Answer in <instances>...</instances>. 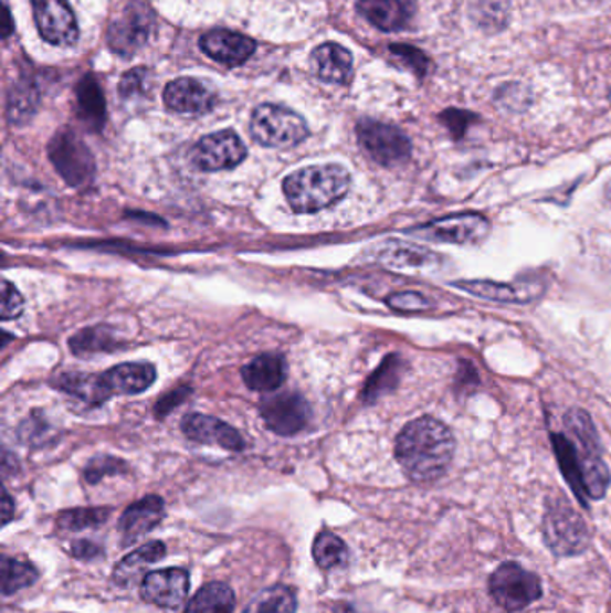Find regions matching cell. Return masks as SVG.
<instances>
[{
	"mask_svg": "<svg viewBox=\"0 0 611 613\" xmlns=\"http://www.w3.org/2000/svg\"><path fill=\"white\" fill-rule=\"evenodd\" d=\"M190 575L186 569H161L147 572L140 586V595L146 603L157 604L160 609L175 610L187 600Z\"/></svg>",
	"mask_w": 611,
	"mask_h": 613,
	"instance_id": "14",
	"label": "cell"
},
{
	"mask_svg": "<svg viewBox=\"0 0 611 613\" xmlns=\"http://www.w3.org/2000/svg\"><path fill=\"white\" fill-rule=\"evenodd\" d=\"M124 472H128V465L123 459L112 456H97L86 465L85 479L91 485H95L101 479H105L106 476H117V474H124Z\"/></svg>",
	"mask_w": 611,
	"mask_h": 613,
	"instance_id": "38",
	"label": "cell"
},
{
	"mask_svg": "<svg viewBox=\"0 0 611 613\" xmlns=\"http://www.w3.org/2000/svg\"><path fill=\"white\" fill-rule=\"evenodd\" d=\"M418 237L449 244H478L489 233V221L481 214H454L412 229Z\"/></svg>",
	"mask_w": 611,
	"mask_h": 613,
	"instance_id": "9",
	"label": "cell"
},
{
	"mask_svg": "<svg viewBox=\"0 0 611 613\" xmlns=\"http://www.w3.org/2000/svg\"><path fill=\"white\" fill-rule=\"evenodd\" d=\"M541 535L550 551L559 558L578 557L587 551L592 538L583 517L563 497L547 500Z\"/></svg>",
	"mask_w": 611,
	"mask_h": 613,
	"instance_id": "3",
	"label": "cell"
},
{
	"mask_svg": "<svg viewBox=\"0 0 611 613\" xmlns=\"http://www.w3.org/2000/svg\"><path fill=\"white\" fill-rule=\"evenodd\" d=\"M166 546L161 542H149L146 546L138 547L115 566L112 578L119 586L131 585L138 580V575L146 571L147 567L166 557Z\"/></svg>",
	"mask_w": 611,
	"mask_h": 613,
	"instance_id": "25",
	"label": "cell"
},
{
	"mask_svg": "<svg viewBox=\"0 0 611 613\" xmlns=\"http://www.w3.org/2000/svg\"><path fill=\"white\" fill-rule=\"evenodd\" d=\"M351 54L339 43H323L313 54L314 71L323 82L345 85L351 77Z\"/></svg>",
	"mask_w": 611,
	"mask_h": 613,
	"instance_id": "22",
	"label": "cell"
},
{
	"mask_svg": "<svg viewBox=\"0 0 611 613\" xmlns=\"http://www.w3.org/2000/svg\"><path fill=\"white\" fill-rule=\"evenodd\" d=\"M454 286L466 290L470 295L481 296L484 300L504 302V304H526L535 296V293H529L526 287L489 281L455 282Z\"/></svg>",
	"mask_w": 611,
	"mask_h": 613,
	"instance_id": "27",
	"label": "cell"
},
{
	"mask_svg": "<svg viewBox=\"0 0 611 613\" xmlns=\"http://www.w3.org/2000/svg\"><path fill=\"white\" fill-rule=\"evenodd\" d=\"M235 594L232 586L215 581L209 583L187 604L186 613H233Z\"/></svg>",
	"mask_w": 611,
	"mask_h": 613,
	"instance_id": "28",
	"label": "cell"
},
{
	"mask_svg": "<svg viewBox=\"0 0 611 613\" xmlns=\"http://www.w3.org/2000/svg\"><path fill=\"white\" fill-rule=\"evenodd\" d=\"M39 88L33 82L22 80L11 86L10 99H8V119L11 124L22 126L33 119L39 108Z\"/></svg>",
	"mask_w": 611,
	"mask_h": 613,
	"instance_id": "29",
	"label": "cell"
},
{
	"mask_svg": "<svg viewBox=\"0 0 611 613\" xmlns=\"http://www.w3.org/2000/svg\"><path fill=\"white\" fill-rule=\"evenodd\" d=\"M250 129L256 142L266 148H294L308 137L304 117L278 105L259 106L253 112Z\"/></svg>",
	"mask_w": 611,
	"mask_h": 613,
	"instance_id": "5",
	"label": "cell"
},
{
	"mask_svg": "<svg viewBox=\"0 0 611 613\" xmlns=\"http://www.w3.org/2000/svg\"><path fill=\"white\" fill-rule=\"evenodd\" d=\"M20 442L29 447H43L56 437V429L45 419V414L34 411L19 427Z\"/></svg>",
	"mask_w": 611,
	"mask_h": 613,
	"instance_id": "37",
	"label": "cell"
},
{
	"mask_svg": "<svg viewBox=\"0 0 611 613\" xmlns=\"http://www.w3.org/2000/svg\"><path fill=\"white\" fill-rule=\"evenodd\" d=\"M34 20L45 42L53 45H72L77 42L76 14L67 0H31Z\"/></svg>",
	"mask_w": 611,
	"mask_h": 613,
	"instance_id": "13",
	"label": "cell"
},
{
	"mask_svg": "<svg viewBox=\"0 0 611 613\" xmlns=\"http://www.w3.org/2000/svg\"><path fill=\"white\" fill-rule=\"evenodd\" d=\"M155 24L151 10L140 0H131L108 31L109 47L120 56H131L149 39Z\"/></svg>",
	"mask_w": 611,
	"mask_h": 613,
	"instance_id": "10",
	"label": "cell"
},
{
	"mask_svg": "<svg viewBox=\"0 0 611 613\" xmlns=\"http://www.w3.org/2000/svg\"><path fill=\"white\" fill-rule=\"evenodd\" d=\"M147 71L146 68H134L128 74H124L120 80V96L134 97L140 96L146 91Z\"/></svg>",
	"mask_w": 611,
	"mask_h": 613,
	"instance_id": "41",
	"label": "cell"
},
{
	"mask_svg": "<svg viewBox=\"0 0 611 613\" xmlns=\"http://www.w3.org/2000/svg\"><path fill=\"white\" fill-rule=\"evenodd\" d=\"M470 119H475L474 115H470L468 112H460V109H449L443 115V123L449 126L454 137L465 134Z\"/></svg>",
	"mask_w": 611,
	"mask_h": 613,
	"instance_id": "43",
	"label": "cell"
},
{
	"mask_svg": "<svg viewBox=\"0 0 611 613\" xmlns=\"http://www.w3.org/2000/svg\"><path fill=\"white\" fill-rule=\"evenodd\" d=\"M552 447H555L559 468L563 472L565 479L569 483L583 508H588V495L587 488H584L583 468H581V462H579L578 448L573 445L572 440L565 436V434H552Z\"/></svg>",
	"mask_w": 611,
	"mask_h": 613,
	"instance_id": "24",
	"label": "cell"
},
{
	"mask_svg": "<svg viewBox=\"0 0 611 613\" xmlns=\"http://www.w3.org/2000/svg\"><path fill=\"white\" fill-rule=\"evenodd\" d=\"M359 11L365 19L382 31H400L417 13V0H360Z\"/></svg>",
	"mask_w": 611,
	"mask_h": 613,
	"instance_id": "20",
	"label": "cell"
},
{
	"mask_svg": "<svg viewBox=\"0 0 611 613\" xmlns=\"http://www.w3.org/2000/svg\"><path fill=\"white\" fill-rule=\"evenodd\" d=\"M388 305L393 310H399V313H420V310L429 309V300L425 296L418 295V293H394V295L389 296Z\"/></svg>",
	"mask_w": 611,
	"mask_h": 613,
	"instance_id": "39",
	"label": "cell"
},
{
	"mask_svg": "<svg viewBox=\"0 0 611 613\" xmlns=\"http://www.w3.org/2000/svg\"><path fill=\"white\" fill-rule=\"evenodd\" d=\"M565 423L576 437L573 445L578 448L579 462L583 468L588 499H602L611 479L610 472L602 462L598 431L593 427L592 419L581 409H570L569 413L565 414Z\"/></svg>",
	"mask_w": 611,
	"mask_h": 613,
	"instance_id": "4",
	"label": "cell"
},
{
	"mask_svg": "<svg viewBox=\"0 0 611 613\" xmlns=\"http://www.w3.org/2000/svg\"><path fill=\"white\" fill-rule=\"evenodd\" d=\"M402 368L403 362L400 361L399 356H389L388 359H384V362L370 377V381L362 391L365 402H375L379 397L393 391L399 384L400 377H402Z\"/></svg>",
	"mask_w": 611,
	"mask_h": 613,
	"instance_id": "33",
	"label": "cell"
},
{
	"mask_svg": "<svg viewBox=\"0 0 611 613\" xmlns=\"http://www.w3.org/2000/svg\"><path fill=\"white\" fill-rule=\"evenodd\" d=\"M166 517V505L158 495H147L124 511L119 520L120 542L131 546L143 540Z\"/></svg>",
	"mask_w": 611,
	"mask_h": 613,
	"instance_id": "15",
	"label": "cell"
},
{
	"mask_svg": "<svg viewBox=\"0 0 611 613\" xmlns=\"http://www.w3.org/2000/svg\"><path fill=\"white\" fill-rule=\"evenodd\" d=\"M298 601L289 586L278 585L262 590L253 598L244 613H296Z\"/></svg>",
	"mask_w": 611,
	"mask_h": 613,
	"instance_id": "31",
	"label": "cell"
},
{
	"mask_svg": "<svg viewBox=\"0 0 611 613\" xmlns=\"http://www.w3.org/2000/svg\"><path fill=\"white\" fill-rule=\"evenodd\" d=\"M71 552L77 560H94V558L103 554V549L97 543L80 540V542H74V546L71 547Z\"/></svg>",
	"mask_w": 611,
	"mask_h": 613,
	"instance_id": "44",
	"label": "cell"
},
{
	"mask_svg": "<svg viewBox=\"0 0 611 613\" xmlns=\"http://www.w3.org/2000/svg\"><path fill=\"white\" fill-rule=\"evenodd\" d=\"M489 594L507 613L520 612L544 595L540 575L527 571L517 561H506L489 575Z\"/></svg>",
	"mask_w": 611,
	"mask_h": 613,
	"instance_id": "6",
	"label": "cell"
},
{
	"mask_svg": "<svg viewBox=\"0 0 611 613\" xmlns=\"http://www.w3.org/2000/svg\"><path fill=\"white\" fill-rule=\"evenodd\" d=\"M313 557L319 569L333 571L337 567L345 566L350 552H348V547L341 538L336 537L334 532L322 531L314 540Z\"/></svg>",
	"mask_w": 611,
	"mask_h": 613,
	"instance_id": "32",
	"label": "cell"
},
{
	"mask_svg": "<svg viewBox=\"0 0 611 613\" xmlns=\"http://www.w3.org/2000/svg\"><path fill=\"white\" fill-rule=\"evenodd\" d=\"M24 309V298L10 281H2V319L17 318Z\"/></svg>",
	"mask_w": 611,
	"mask_h": 613,
	"instance_id": "40",
	"label": "cell"
},
{
	"mask_svg": "<svg viewBox=\"0 0 611 613\" xmlns=\"http://www.w3.org/2000/svg\"><path fill=\"white\" fill-rule=\"evenodd\" d=\"M334 613H373V612H366V610L359 609V606H356V604L345 603V601H341V603H337L336 606H334Z\"/></svg>",
	"mask_w": 611,
	"mask_h": 613,
	"instance_id": "47",
	"label": "cell"
},
{
	"mask_svg": "<svg viewBox=\"0 0 611 613\" xmlns=\"http://www.w3.org/2000/svg\"><path fill=\"white\" fill-rule=\"evenodd\" d=\"M379 258L386 266L397 267V269H425L440 264V255L436 253L402 241L386 243L380 247Z\"/></svg>",
	"mask_w": 611,
	"mask_h": 613,
	"instance_id": "23",
	"label": "cell"
},
{
	"mask_svg": "<svg viewBox=\"0 0 611 613\" xmlns=\"http://www.w3.org/2000/svg\"><path fill=\"white\" fill-rule=\"evenodd\" d=\"M72 352L76 356H86V353L112 352L117 348V339L112 328L108 327H91L77 332L69 342Z\"/></svg>",
	"mask_w": 611,
	"mask_h": 613,
	"instance_id": "35",
	"label": "cell"
},
{
	"mask_svg": "<svg viewBox=\"0 0 611 613\" xmlns=\"http://www.w3.org/2000/svg\"><path fill=\"white\" fill-rule=\"evenodd\" d=\"M201 51L215 62L223 63L228 67H238L247 62L255 53V42L244 34L233 33L227 29H213L201 36Z\"/></svg>",
	"mask_w": 611,
	"mask_h": 613,
	"instance_id": "18",
	"label": "cell"
},
{
	"mask_svg": "<svg viewBox=\"0 0 611 613\" xmlns=\"http://www.w3.org/2000/svg\"><path fill=\"white\" fill-rule=\"evenodd\" d=\"M242 379L250 390L273 393L287 379V364L282 356L264 353L242 368Z\"/></svg>",
	"mask_w": 611,
	"mask_h": 613,
	"instance_id": "21",
	"label": "cell"
},
{
	"mask_svg": "<svg viewBox=\"0 0 611 613\" xmlns=\"http://www.w3.org/2000/svg\"><path fill=\"white\" fill-rule=\"evenodd\" d=\"M455 440L445 423L432 416L412 420L400 431L394 456L405 476L429 483L445 476L454 457Z\"/></svg>",
	"mask_w": 611,
	"mask_h": 613,
	"instance_id": "1",
	"label": "cell"
},
{
	"mask_svg": "<svg viewBox=\"0 0 611 613\" xmlns=\"http://www.w3.org/2000/svg\"><path fill=\"white\" fill-rule=\"evenodd\" d=\"M6 28H4V39H8V36H10L11 33V13L10 10H8V8H6Z\"/></svg>",
	"mask_w": 611,
	"mask_h": 613,
	"instance_id": "48",
	"label": "cell"
},
{
	"mask_svg": "<svg viewBox=\"0 0 611 613\" xmlns=\"http://www.w3.org/2000/svg\"><path fill=\"white\" fill-rule=\"evenodd\" d=\"M2 515H4V526H8L14 515V500L11 499L8 492H4V500H2Z\"/></svg>",
	"mask_w": 611,
	"mask_h": 613,
	"instance_id": "46",
	"label": "cell"
},
{
	"mask_svg": "<svg viewBox=\"0 0 611 613\" xmlns=\"http://www.w3.org/2000/svg\"><path fill=\"white\" fill-rule=\"evenodd\" d=\"M391 53L397 54L400 60L408 63L412 71L418 72V74H425V54L420 53L417 49L408 47V45H394V47H391Z\"/></svg>",
	"mask_w": 611,
	"mask_h": 613,
	"instance_id": "42",
	"label": "cell"
},
{
	"mask_svg": "<svg viewBox=\"0 0 611 613\" xmlns=\"http://www.w3.org/2000/svg\"><path fill=\"white\" fill-rule=\"evenodd\" d=\"M186 397H189V390H186V388H183V390L171 391L169 395L164 397V399L158 402L157 414L166 416V414L169 413L171 409H175L176 405L180 404L181 400L186 399Z\"/></svg>",
	"mask_w": 611,
	"mask_h": 613,
	"instance_id": "45",
	"label": "cell"
},
{
	"mask_svg": "<svg viewBox=\"0 0 611 613\" xmlns=\"http://www.w3.org/2000/svg\"><path fill=\"white\" fill-rule=\"evenodd\" d=\"M155 379L157 370L149 362H123L99 376L106 400L114 395H138L149 390Z\"/></svg>",
	"mask_w": 611,
	"mask_h": 613,
	"instance_id": "17",
	"label": "cell"
},
{
	"mask_svg": "<svg viewBox=\"0 0 611 613\" xmlns=\"http://www.w3.org/2000/svg\"><path fill=\"white\" fill-rule=\"evenodd\" d=\"M108 508H77L65 511L57 518V528L63 531H85L101 528L108 520Z\"/></svg>",
	"mask_w": 611,
	"mask_h": 613,
	"instance_id": "36",
	"label": "cell"
},
{
	"mask_svg": "<svg viewBox=\"0 0 611 613\" xmlns=\"http://www.w3.org/2000/svg\"><path fill=\"white\" fill-rule=\"evenodd\" d=\"M350 189V172L337 163L310 166L284 180L285 198L296 214H313L345 198Z\"/></svg>",
	"mask_w": 611,
	"mask_h": 613,
	"instance_id": "2",
	"label": "cell"
},
{
	"mask_svg": "<svg viewBox=\"0 0 611 613\" xmlns=\"http://www.w3.org/2000/svg\"><path fill=\"white\" fill-rule=\"evenodd\" d=\"M357 137L365 151L375 162L384 167L400 166L411 157L409 138L394 126L379 120H360L357 124Z\"/></svg>",
	"mask_w": 611,
	"mask_h": 613,
	"instance_id": "8",
	"label": "cell"
},
{
	"mask_svg": "<svg viewBox=\"0 0 611 613\" xmlns=\"http://www.w3.org/2000/svg\"><path fill=\"white\" fill-rule=\"evenodd\" d=\"M181 431L192 442L203 443V445H218L224 451L232 452H241L244 448V440L238 429L209 414H187L181 422Z\"/></svg>",
	"mask_w": 611,
	"mask_h": 613,
	"instance_id": "16",
	"label": "cell"
},
{
	"mask_svg": "<svg viewBox=\"0 0 611 613\" xmlns=\"http://www.w3.org/2000/svg\"><path fill=\"white\" fill-rule=\"evenodd\" d=\"M247 151L232 129L207 135L192 149V162L204 172L227 171L244 162Z\"/></svg>",
	"mask_w": 611,
	"mask_h": 613,
	"instance_id": "11",
	"label": "cell"
},
{
	"mask_svg": "<svg viewBox=\"0 0 611 613\" xmlns=\"http://www.w3.org/2000/svg\"><path fill=\"white\" fill-rule=\"evenodd\" d=\"M167 108L176 114L200 115L209 114L215 106V96L203 83L192 77H180L167 85L164 92Z\"/></svg>",
	"mask_w": 611,
	"mask_h": 613,
	"instance_id": "19",
	"label": "cell"
},
{
	"mask_svg": "<svg viewBox=\"0 0 611 613\" xmlns=\"http://www.w3.org/2000/svg\"><path fill=\"white\" fill-rule=\"evenodd\" d=\"M57 388L65 391L67 395L76 397L86 405L105 404L106 397L101 388L99 376H85V373H67V376L57 377Z\"/></svg>",
	"mask_w": 611,
	"mask_h": 613,
	"instance_id": "30",
	"label": "cell"
},
{
	"mask_svg": "<svg viewBox=\"0 0 611 613\" xmlns=\"http://www.w3.org/2000/svg\"><path fill=\"white\" fill-rule=\"evenodd\" d=\"M49 158L69 186L83 189L94 180L95 160L91 149L71 129H62L49 142Z\"/></svg>",
	"mask_w": 611,
	"mask_h": 613,
	"instance_id": "7",
	"label": "cell"
},
{
	"mask_svg": "<svg viewBox=\"0 0 611 613\" xmlns=\"http://www.w3.org/2000/svg\"><path fill=\"white\" fill-rule=\"evenodd\" d=\"M607 198L611 201V181L607 186Z\"/></svg>",
	"mask_w": 611,
	"mask_h": 613,
	"instance_id": "49",
	"label": "cell"
},
{
	"mask_svg": "<svg viewBox=\"0 0 611 613\" xmlns=\"http://www.w3.org/2000/svg\"><path fill=\"white\" fill-rule=\"evenodd\" d=\"M261 414L267 427L278 436L302 433L310 422V408L299 393L267 397L261 404Z\"/></svg>",
	"mask_w": 611,
	"mask_h": 613,
	"instance_id": "12",
	"label": "cell"
},
{
	"mask_svg": "<svg viewBox=\"0 0 611 613\" xmlns=\"http://www.w3.org/2000/svg\"><path fill=\"white\" fill-rule=\"evenodd\" d=\"M0 572H2V581H0L2 595H11L19 590L28 589L40 578L39 571L31 563L8 557L2 558Z\"/></svg>",
	"mask_w": 611,
	"mask_h": 613,
	"instance_id": "34",
	"label": "cell"
},
{
	"mask_svg": "<svg viewBox=\"0 0 611 613\" xmlns=\"http://www.w3.org/2000/svg\"><path fill=\"white\" fill-rule=\"evenodd\" d=\"M77 108L81 119L88 128L94 131L103 129L106 119L105 96L92 76L83 77L77 86Z\"/></svg>",
	"mask_w": 611,
	"mask_h": 613,
	"instance_id": "26",
	"label": "cell"
}]
</instances>
